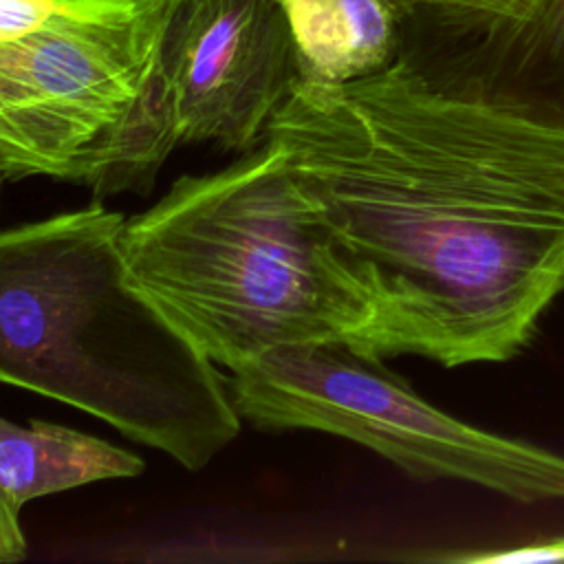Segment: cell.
<instances>
[{
  "label": "cell",
  "mask_w": 564,
  "mask_h": 564,
  "mask_svg": "<svg viewBox=\"0 0 564 564\" xmlns=\"http://www.w3.org/2000/svg\"><path fill=\"white\" fill-rule=\"evenodd\" d=\"M454 560H465V562H564V538L513 546V549H502V551L456 555Z\"/></svg>",
  "instance_id": "30bf717a"
},
{
  "label": "cell",
  "mask_w": 564,
  "mask_h": 564,
  "mask_svg": "<svg viewBox=\"0 0 564 564\" xmlns=\"http://www.w3.org/2000/svg\"><path fill=\"white\" fill-rule=\"evenodd\" d=\"M143 460L104 438L48 421L18 425L0 416V496L26 502L99 480L134 478Z\"/></svg>",
  "instance_id": "9c48e42d"
},
{
  "label": "cell",
  "mask_w": 564,
  "mask_h": 564,
  "mask_svg": "<svg viewBox=\"0 0 564 564\" xmlns=\"http://www.w3.org/2000/svg\"><path fill=\"white\" fill-rule=\"evenodd\" d=\"M178 143L247 152L300 77L280 0H172L159 46Z\"/></svg>",
  "instance_id": "8992f818"
},
{
  "label": "cell",
  "mask_w": 564,
  "mask_h": 564,
  "mask_svg": "<svg viewBox=\"0 0 564 564\" xmlns=\"http://www.w3.org/2000/svg\"><path fill=\"white\" fill-rule=\"evenodd\" d=\"M397 57L441 88L564 123V0L410 11Z\"/></svg>",
  "instance_id": "52a82bcc"
},
{
  "label": "cell",
  "mask_w": 564,
  "mask_h": 564,
  "mask_svg": "<svg viewBox=\"0 0 564 564\" xmlns=\"http://www.w3.org/2000/svg\"><path fill=\"white\" fill-rule=\"evenodd\" d=\"M275 143L383 315V355L518 357L564 295V123L441 88L397 57L297 77Z\"/></svg>",
  "instance_id": "6da1fadb"
},
{
  "label": "cell",
  "mask_w": 564,
  "mask_h": 564,
  "mask_svg": "<svg viewBox=\"0 0 564 564\" xmlns=\"http://www.w3.org/2000/svg\"><path fill=\"white\" fill-rule=\"evenodd\" d=\"M297 73L344 84L372 75L399 55L405 11L394 0H280Z\"/></svg>",
  "instance_id": "ba28073f"
},
{
  "label": "cell",
  "mask_w": 564,
  "mask_h": 564,
  "mask_svg": "<svg viewBox=\"0 0 564 564\" xmlns=\"http://www.w3.org/2000/svg\"><path fill=\"white\" fill-rule=\"evenodd\" d=\"M26 555V538L20 527V511H15L0 496V562H18Z\"/></svg>",
  "instance_id": "8fae6325"
},
{
  "label": "cell",
  "mask_w": 564,
  "mask_h": 564,
  "mask_svg": "<svg viewBox=\"0 0 564 564\" xmlns=\"http://www.w3.org/2000/svg\"><path fill=\"white\" fill-rule=\"evenodd\" d=\"M225 379L238 416L256 427L335 434L421 480H460L518 502L564 500V454L452 416L381 357L286 344Z\"/></svg>",
  "instance_id": "277c9868"
},
{
  "label": "cell",
  "mask_w": 564,
  "mask_h": 564,
  "mask_svg": "<svg viewBox=\"0 0 564 564\" xmlns=\"http://www.w3.org/2000/svg\"><path fill=\"white\" fill-rule=\"evenodd\" d=\"M405 13L427 9H445V11H494L500 9L507 0H394Z\"/></svg>",
  "instance_id": "7c38bea8"
},
{
  "label": "cell",
  "mask_w": 564,
  "mask_h": 564,
  "mask_svg": "<svg viewBox=\"0 0 564 564\" xmlns=\"http://www.w3.org/2000/svg\"><path fill=\"white\" fill-rule=\"evenodd\" d=\"M4 181H7V178L0 174V192H2V183H4Z\"/></svg>",
  "instance_id": "4fadbf2b"
},
{
  "label": "cell",
  "mask_w": 564,
  "mask_h": 564,
  "mask_svg": "<svg viewBox=\"0 0 564 564\" xmlns=\"http://www.w3.org/2000/svg\"><path fill=\"white\" fill-rule=\"evenodd\" d=\"M99 200L0 229V383L88 412L185 469L240 432L227 379L132 282Z\"/></svg>",
  "instance_id": "7a4b0ae2"
},
{
  "label": "cell",
  "mask_w": 564,
  "mask_h": 564,
  "mask_svg": "<svg viewBox=\"0 0 564 564\" xmlns=\"http://www.w3.org/2000/svg\"><path fill=\"white\" fill-rule=\"evenodd\" d=\"M172 0L57 15L0 42V174L123 194L126 119L161 46Z\"/></svg>",
  "instance_id": "5b68a950"
},
{
  "label": "cell",
  "mask_w": 564,
  "mask_h": 564,
  "mask_svg": "<svg viewBox=\"0 0 564 564\" xmlns=\"http://www.w3.org/2000/svg\"><path fill=\"white\" fill-rule=\"evenodd\" d=\"M132 282L218 368L286 344H344L383 355V315L269 141L231 165L185 174L126 218Z\"/></svg>",
  "instance_id": "3957f363"
}]
</instances>
